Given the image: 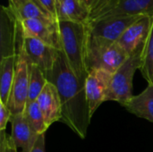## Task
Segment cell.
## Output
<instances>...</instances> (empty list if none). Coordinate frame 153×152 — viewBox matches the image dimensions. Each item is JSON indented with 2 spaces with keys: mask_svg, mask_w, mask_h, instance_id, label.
<instances>
[{
  "mask_svg": "<svg viewBox=\"0 0 153 152\" xmlns=\"http://www.w3.org/2000/svg\"><path fill=\"white\" fill-rule=\"evenodd\" d=\"M121 105L128 112L153 123V85L148 84L143 92Z\"/></svg>",
  "mask_w": 153,
  "mask_h": 152,
  "instance_id": "cell-16",
  "label": "cell"
},
{
  "mask_svg": "<svg viewBox=\"0 0 153 152\" xmlns=\"http://www.w3.org/2000/svg\"><path fill=\"white\" fill-rule=\"evenodd\" d=\"M39 1L48 9V11L49 13H51L56 18V0H39Z\"/></svg>",
  "mask_w": 153,
  "mask_h": 152,
  "instance_id": "cell-24",
  "label": "cell"
},
{
  "mask_svg": "<svg viewBox=\"0 0 153 152\" xmlns=\"http://www.w3.org/2000/svg\"><path fill=\"white\" fill-rule=\"evenodd\" d=\"M82 2V4L91 11V9L92 8V6L99 1V0H81Z\"/></svg>",
  "mask_w": 153,
  "mask_h": 152,
  "instance_id": "cell-25",
  "label": "cell"
},
{
  "mask_svg": "<svg viewBox=\"0 0 153 152\" xmlns=\"http://www.w3.org/2000/svg\"><path fill=\"white\" fill-rule=\"evenodd\" d=\"M153 15V0H99L91 9L88 23L116 16Z\"/></svg>",
  "mask_w": 153,
  "mask_h": 152,
  "instance_id": "cell-5",
  "label": "cell"
},
{
  "mask_svg": "<svg viewBox=\"0 0 153 152\" xmlns=\"http://www.w3.org/2000/svg\"><path fill=\"white\" fill-rule=\"evenodd\" d=\"M8 6L19 22L31 19L58 21L39 0H9Z\"/></svg>",
  "mask_w": 153,
  "mask_h": 152,
  "instance_id": "cell-15",
  "label": "cell"
},
{
  "mask_svg": "<svg viewBox=\"0 0 153 152\" xmlns=\"http://www.w3.org/2000/svg\"><path fill=\"white\" fill-rule=\"evenodd\" d=\"M62 52L75 76L85 82L89 73L86 56L88 45V27L85 23L59 22Z\"/></svg>",
  "mask_w": 153,
  "mask_h": 152,
  "instance_id": "cell-2",
  "label": "cell"
},
{
  "mask_svg": "<svg viewBox=\"0 0 153 152\" xmlns=\"http://www.w3.org/2000/svg\"><path fill=\"white\" fill-rule=\"evenodd\" d=\"M90 10L81 0H62L56 7L58 22L88 23Z\"/></svg>",
  "mask_w": 153,
  "mask_h": 152,
  "instance_id": "cell-17",
  "label": "cell"
},
{
  "mask_svg": "<svg viewBox=\"0 0 153 152\" xmlns=\"http://www.w3.org/2000/svg\"><path fill=\"white\" fill-rule=\"evenodd\" d=\"M29 92V60L23 47V33L19 24L16 47V65L14 79L6 107L12 116L22 114L28 102Z\"/></svg>",
  "mask_w": 153,
  "mask_h": 152,
  "instance_id": "cell-3",
  "label": "cell"
},
{
  "mask_svg": "<svg viewBox=\"0 0 153 152\" xmlns=\"http://www.w3.org/2000/svg\"><path fill=\"white\" fill-rule=\"evenodd\" d=\"M23 114L26 119L28 120L30 125L37 134L41 135L47 132L48 126L45 122L44 116L42 115V112L39 107L37 100L32 102H27Z\"/></svg>",
  "mask_w": 153,
  "mask_h": 152,
  "instance_id": "cell-21",
  "label": "cell"
},
{
  "mask_svg": "<svg viewBox=\"0 0 153 152\" xmlns=\"http://www.w3.org/2000/svg\"><path fill=\"white\" fill-rule=\"evenodd\" d=\"M12 133L11 139L17 149L22 152H31L39 135L30 125L24 114L13 115L10 119Z\"/></svg>",
  "mask_w": 153,
  "mask_h": 152,
  "instance_id": "cell-13",
  "label": "cell"
},
{
  "mask_svg": "<svg viewBox=\"0 0 153 152\" xmlns=\"http://www.w3.org/2000/svg\"><path fill=\"white\" fill-rule=\"evenodd\" d=\"M129 55L116 43H106L89 39L87 45L86 64L88 71L105 69L114 73L127 59Z\"/></svg>",
  "mask_w": 153,
  "mask_h": 152,
  "instance_id": "cell-6",
  "label": "cell"
},
{
  "mask_svg": "<svg viewBox=\"0 0 153 152\" xmlns=\"http://www.w3.org/2000/svg\"><path fill=\"white\" fill-rule=\"evenodd\" d=\"M46 77L58 90L62 105L61 122L79 137L84 139L92 117L86 98L84 82L73 73L62 51H59L53 69Z\"/></svg>",
  "mask_w": 153,
  "mask_h": 152,
  "instance_id": "cell-1",
  "label": "cell"
},
{
  "mask_svg": "<svg viewBox=\"0 0 153 152\" xmlns=\"http://www.w3.org/2000/svg\"><path fill=\"white\" fill-rule=\"evenodd\" d=\"M140 70L148 84L153 85V16L151 29L142 53V64Z\"/></svg>",
  "mask_w": 153,
  "mask_h": 152,
  "instance_id": "cell-19",
  "label": "cell"
},
{
  "mask_svg": "<svg viewBox=\"0 0 153 152\" xmlns=\"http://www.w3.org/2000/svg\"><path fill=\"white\" fill-rule=\"evenodd\" d=\"M16 55L1 58L0 62V101L8 103L15 73Z\"/></svg>",
  "mask_w": 153,
  "mask_h": 152,
  "instance_id": "cell-18",
  "label": "cell"
},
{
  "mask_svg": "<svg viewBox=\"0 0 153 152\" xmlns=\"http://www.w3.org/2000/svg\"><path fill=\"white\" fill-rule=\"evenodd\" d=\"M0 152H18L17 147L13 142L11 137L5 133V131L1 132Z\"/></svg>",
  "mask_w": 153,
  "mask_h": 152,
  "instance_id": "cell-22",
  "label": "cell"
},
{
  "mask_svg": "<svg viewBox=\"0 0 153 152\" xmlns=\"http://www.w3.org/2000/svg\"><path fill=\"white\" fill-rule=\"evenodd\" d=\"M138 16H116L87 23L89 39L106 43H116L124 32L138 19Z\"/></svg>",
  "mask_w": 153,
  "mask_h": 152,
  "instance_id": "cell-7",
  "label": "cell"
},
{
  "mask_svg": "<svg viewBox=\"0 0 153 152\" xmlns=\"http://www.w3.org/2000/svg\"><path fill=\"white\" fill-rule=\"evenodd\" d=\"M20 22L24 37L35 38L47 45L62 50L58 21L31 19Z\"/></svg>",
  "mask_w": 153,
  "mask_h": 152,
  "instance_id": "cell-9",
  "label": "cell"
},
{
  "mask_svg": "<svg viewBox=\"0 0 153 152\" xmlns=\"http://www.w3.org/2000/svg\"><path fill=\"white\" fill-rule=\"evenodd\" d=\"M23 47L30 64L37 65L47 75L54 67L59 51L35 38L23 36Z\"/></svg>",
  "mask_w": 153,
  "mask_h": 152,
  "instance_id": "cell-10",
  "label": "cell"
},
{
  "mask_svg": "<svg viewBox=\"0 0 153 152\" xmlns=\"http://www.w3.org/2000/svg\"><path fill=\"white\" fill-rule=\"evenodd\" d=\"M152 16H142L134 22L118 39V45L128 55H131L144 45L151 29Z\"/></svg>",
  "mask_w": 153,
  "mask_h": 152,
  "instance_id": "cell-12",
  "label": "cell"
},
{
  "mask_svg": "<svg viewBox=\"0 0 153 152\" xmlns=\"http://www.w3.org/2000/svg\"><path fill=\"white\" fill-rule=\"evenodd\" d=\"M20 22L9 6H1L0 11V55L1 58L16 55L17 35Z\"/></svg>",
  "mask_w": 153,
  "mask_h": 152,
  "instance_id": "cell-11",
  "label": "cell"
},
{
  "mask_svg": "<svg viewBox=\"0 0 153 152\" xmlns=\"http://www.w3.org/2000/svg\"><path fill=\"white\" fill-rule=\"evenodd\" d=\"M112 73L105 69H91L84 82L85 93L92 116L99 107L106 101Z\"/></svg>",
  "mask_w": 153,
  "mask_h": 152,
  "instance_id": "cell-8",
  "label": "cell"
},
{
  "mask_svg": "<svg viewBox=\"0 0 153 152\" xmlns=\"http://www.w3.org/2000/svg\"><path fill=\"white\" fill-rule=\"evenodd\" d=\"M61 1H62V0H56V7H57V4H58Z\"/></svg>",
  "mask_w": 153,
  "mask_h": 152,
  "instance_id": "cell-26",
  "label": "cell"
},
{
  "mask_svg": "<svg viewBox=\"0 0 153 152\" xmlns=\"http://www.w3.org/2000/svg\"><path fill=\"white\" fill-rule=\"evenodd\" d=\"M45 122L49 127L62 119V105L56 87L48 81L43 90L37 99Z\"/></svg>",
  "mask_w": 153,
  "mask_h": 152,
  "instance_id": "cell-14",
  "label": "cell"
},
{
  "mask_svg": "<svg viewBox=\"0 0 153 152\" xmlns=\"http://www.w3.org/2000/svg\"><path fill=\"white\" fill-rule=\"evenodd\" d=\"M12 116L11 111L8 109V108L0 101V131H5L7 123L10 122Z\"/></svg>",
  "mask_w": 153,
  "mask_h": 152,
  "instance_id": "cell-23",
  "label": "cell"
},
{
  "mask_svg": "<svg viewBox=\"0 0 153 152\" xmlns=\"http://www.w3.org/2000/svg\"><path fill=\"white\" fill-rule=\"evenodd\" d=\"M143 46L129 55L123 65L112 73L106 101H117L123 104L134 96L133 80L134 73L141 67Z\"/></svg>",
  "mask_w": 153,
  "mask_h": 152,
  "instance_id": "cell-4",
  "label": "cell"
},
{
  "mask_svg": "<svg viewBox=\"0 0 153 152\" xmlns=\"http://www.w3.org/2000/svg\"><path fill=\"white\" fill-rule=\"evenodd\" d=\"M48 83L47 77L40 68L29 62V92L28 102L36 101Z\"/></svg>",
  "mask_w": 153,
  "mask_h": 152,
  "instance_id": "cell-20",
  "label": "cell"
}]
</instances>
